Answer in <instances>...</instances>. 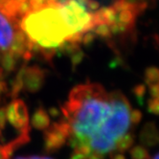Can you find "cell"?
Listing matches in <instances>:
<instances>
[{
  "label": "cell",
  "instance_id": "1",
  "mask_svg": "<svg viewBox=\"0 0 159 159\" xmlns=\"http://www.w3.org/2000/svg\"><path fill=\"white\" fill-rule=\"evenodd\" d=\"M139 118L123 94L88 83L74 87L68 96L58 137L69 142L73 159H104L131 145Z\"/></svg>",
  "mask_w": 159,
  "mask_h": 159
},
{
  "label": "cell",
  "instance_id": "2",
  "mask_svg": "<svg viewBox=\"0 0 159 159\" xmlns=\"http://www.w3.org/2000/svg\"><path fill=\"white\" fill-rule=\"evenodd\" d=\"M17 16L6 7H0V64L11 65L20 57L29 55Z\"/></svg>",
  "mask_w": 159,
  "mask_h": 159
},
{
  "label": "cell",
  "instance_id": "3",
  "mask_svg": "<svg viewBox=\"0 0 159 159\" xmlns=\"http://www.w3.org/2000/svg\"><path fill=\"white\" fill-rule=\"evenodd\" d=\"M24 0H0V7H6L10 9L18 8Z\"/></svg>",
  "mask_w": 159,
  "mask_h": 159
},
{
  "label": "cell",
  "instance_id": "4",
  "mask_svg": "<svg viewBox=\"0 0 159 159\" xmlns=\"http://www.w3.org/2000/svg\"><path fill=\"white\" fill-rule=\"evenodd\" d=\"M16 159H52L46 156H38V155H31V156H20Z\"/></svg>",
  "mask_w": 159,
  "mask_h": 159
},
{
  "label": "cell",
  "instance_id": "5",
  "mask_svg": "<svg viewBox=\"0 0 159 159\" xmlns=\"http://www.w3.org/2000/svg\"><path fill=\"white\" fill-rule=\"evenodd\" d=\"M152 159H159V152H158L157 154H155V155H154V157H153Z\"/></svg>",
  "mask_w": 159,
  "mask_h": 159
}]
</instances>
